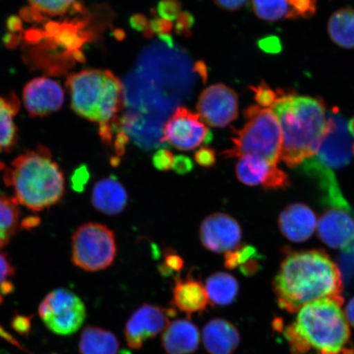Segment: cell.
<instances>
[{
  "mask_svg": "<svg viewBox=\"0 0 354 354\" xmlns=\"http://www.w3.org/2000/svg\"><path fill=\"white\" fill-rule=\"evenodd\" d=\"M273 284L279 306L290 313L317 300L342 297V273L321 250L288 255Z\"/></svg>",
  "mask_w": 354,
  "mask_h": 354,
  "instance_id": "obj_1",
  "label": "cell"
},
{
  "mask_svg": "<svg viewBox=\"0 0 354 354\" xmlns=\"http://www.w3.org/2000/svg\"><path fill=\"white\" fill-rule=\"evenodd\" d=\"M344 299L327 298L305 305L284 330L293 354H354Z\"/></svg>",
  "mask_w": 354,
  "mask_h": 354,
  "instance_id": "obj_2",
  "label": "cell"
},
{
  "mask_svg": "<svg viewBox=\"0 0 354 354\" xmlns=\"http://www.w3.org/2000/svg\"><path fill=\"white\" fill-rule=\"evenodd\" d=\"M271 109L280 123L281 158L287 166L297 167L315 157L328 130L322 100L279 93Z\"/></svg>",
  "mask_w": 354,
  "mask_h": 354,
  "instance_id": "obj_3",
  "label": "cell"
},
{
  "mask_svg": "<svg viewBox=\"0 0 354 354\" xmlns=\"http://www.w3.org/2000/svg\"><path fill=\"white\" fill-rule=\"evenodd\" d=\"M6 179L15 190L16 201L32 211L56 205L65 192L64 172L46 150L20 155L12 162Z\"/></svg>",
  "mask_w": 354,
  "mask_h": 354,
  "instance_id": "obj_4",
  "label": "cell"
},
{
  "mask_svg": "<svg viewBox=\"0 0 354 354\" xmlns=\"http://www.w3.org/2000/svg\"><path fill=\"white\" fill-rule=\"evenodd\" d=\"M72 108L79 116L99 123L100 130L111 127L121 104L122 85L107 70L86 69L68 79Z\"/></svg>",
  "mask_w": 354,
  "mask_h": 354,
  "instance_id": "obj_5",
  "label": "cell"
},
{
  "mask_svg": "<svg viewBox=\"0 0 354 354\" xmlns=\"http://www.w3.org/2000/svg\"><path fill=\"white\" fill-rule=\"evenodd\" d=\"M245 127L234 131L233 146L223 154L227 158L252 155L278 166L281 158L282 133L275 113L271 109L254 105L245 111Z\"/></svg>",
  "mask_w": 354,
  "mask_h": 354,
  "instance_id": "obj_6",
  "label": "cell"
},
{
  "mask_svg": "<svg viewBox=\"0 0 354 354\" xmlns=\"http://www.w3.org/2000/svg\"><path fill=\"white\" fill-rule=\"evenodd\" d=\"M73 262L87 272H98L112 265L117 254L113 231L99 223L80 227L73 237Z\"/></svg>",
  "mask_w": 354,
  "mask_h": 354,
  "instance_id": "obj_7",
  "label": "cell"
},
{
  "mask_svg": "<svg viewBox=\"0 0 354 354\" xmlns=\"http://www.w3.org/2000/svg\"><path fill=\"white\" fill-rule=\"evenodd\" d=\"M39 314L47 328L59 335L76 333L86 317L82 300L65 289L50 292L39 305Z\"/></svg>",
  "mask_w": 354,
  "mask_h": 354,
  "instance_id": "obj_8",
  "label": "cell"
},
{
  "mask_svg": "<svg viewBox=\"0 0 354 354\" xmlns=\"http://www.w3.org/2000/svg\"><path fill=\"white\" fill-rule=\"evenodd\" d=\"M162 138L165 144L188 151L209 144L212 135L198 114L179 108L163 127Z\"/></svg>",
  "mask_w": 354,
  "mask_h": 354,
  "instance_id": "obj_9",
  "label": "cell"
},
{
  "mask_svg": "<svg viewBox=\"0 0 354 354\" xmlns=\"http://www.w3.org/2000/svg\"><path fill=\"white\" fill-rule=\"evenodd\" d=\"M328 130L317 159L323 165L331 167H342L351 161L354 155V136L348 129V121L334 108L327 114Z\"/></svg>",
  "mask_w": 354,
  "mask_h": 354,
  "instance_id": "obj_10",
  "label": "cell"
},
{
  "mask_svg": "<svg viewBox=\"0 0 354 354\" xmlns=\"http://www.w3.org/2000/svg\"><path fill=\"white\" fill-rule=\"evenodd\" d=\"M174 310L156 305L144 304L131 314L125 326V339L131 349H140L148 340L165 332L169 325Z\"/></svg>",
  "mask_w": 354,
  "mask_h": 354,
  "instance_id": "obj_11",
  "label": "cell"
},
{
  "mask_svg": "<svg viewBox=\"0 0 354 354\" xmlns=\"http://www.w3.org/2000/svg\"><path fill=\"white\" fill-rule=\"evenodd\" d=\"M197 109L202 120L209 125L224 127L237 118V95L224 85L207 87L199 96Z\"/></svg>",
  "mask_w": 354,
  "mask_h": 354,
  "instance_id": "obj_12",
  "label": "cell"
},
{
  "mask_svg": "<svg viewBox=\"0 0 354 354\" xmlns=\"http://www.w3.org/2000/svg\"><path fill=\"white\" fill-rule=\"evenodd\" d=\"M242 232L240 224L225 214H212L203 221L201 239L203 245L214 253H227L240 246Z\"/></svg>",
  "mask_w": 354,
  "mask_h": 354,
  "instance_id": "obj_13",
  "label": "cell"
},
{
  "mask_svg": "<svg viewBox=\"0 0 354 354\" xmlns=\"http://www.w3.org/2000/svg\"><path fill=\"white\" fill-rule=\"evenodd\" d=\"M24 105L32 117H44L59 111L64 102V91L59 83L48 77H38L26 84Z\"/></svg>",
  "mask_w": 354,
  "mask_h": 354,
  "instance_id": "obj_14",
  "label": "cell"
},
{
  "mask_svg": "<svg viewBox=\"0 0 354 354\" xmlns=\"http://www.w3.org/2000/svg\"><path fill=\"white\" fill-rule=\"evenodd\" d=\"M318 236L326 245L346 250L354 243V216L351 207L332 206L317 225Z\"/></svg>",
  "mask_w": 354,
  "mask_h": 354,
  "instance_id": "obj_15",
  "label": "cell"
},
{
  "mask_svg": "<svg viewBox=\"0 0 354 354\" xmlns=\"http://www.w3.org/2000/svg\"><path fill=\"white\" fill-rule=\"evenodd\" d=\"M236 176L241 183L250 187L261 185L266 189H279L289 185L287 175L279 169L278 166L252 155L240 158L236 165Z\"/></svg>",
  "mask_w": 354,
  "mask_h": 354,
  "instance_id": "obj_16",
  "label": "cell"
},
{
  "mask_svg": "<svg viewBox=\"0 0 354 354\" xmlns=\"http://www.w3.org/2000/svg\"><path fill=\"white\" fill-rule=\"evenodd\" d=\"M252 6L256 15L266 21L308 19L316 12L317 0H252Z\"/></svg>",
  "mask_w": 354,
  "mask_h": 354,
  "instance_id": "obj_17",
  "label": "cell"
},
{
  "mask_svg": "<svg viewBox=\"0 0 354 354\" xmlns=\"http://www.w3.org/2000/svg\"><path fill=\"white\" fill-rule=\"evenodd\" d=\"M317 225L315 214L303 203H294L287 207L279 218V227L290 241H306L315 232Z\"/></svg>",
  "mask_w": 354,
  "mask_h": 354,
  "instance_id": "obj_18",
  "label": "cell"
},
{
  "mask_svg": "<svg viewBox=\"0 0 354 354\" xmlns=\"http://www.w3.org/2000/svg\"><path fill=\"white\" fill-rule=\"evenodd\" d=\"M201 340L198 326L189 319L172 321L162 335L167 354H193L198 351Z\"/></svg>",
  "mask_w": 354,
  "mask_h": 354,
  "instance_id": "obj_19",
  "label": "cell"
},
{
  "mask_svg": "<svg viewBox=\"0 0 354 354\" xmlns=\"http://www.w3.org/2000/svg\"><path fill=\"white\" fill-rule=\"evenodd\" d=\"M203 345L209 354H233L241 344L236 326L223 318L207 323L202 332Z\"/></svg>",
  "mask_w": 354,
  "mask_h": 354,
  "instance_id": "obj_20",
  "label": "cell"
},
{
  "mask_svg": "<svg viewBox=\"0 0 354 354\" xmlns=\"http://www.w3.org/2000/svg\"><path fill=\"white\" fill-rule=\"evenodd\" d=\"M172 295V305L188 316L205 311L209 303L205 286L190 277H176Z\"/></svg>",
  "mask_w": 354,
  "mask_h": 354,
  "instance_id": "obj_21",
  "label": "cell"
},
{
  "mask_svg": "<svg viewBox=\"0 0 354 354\" xmlns=\"http://www.w3.org/2000/svg\"><path fill=\"white\" fill-rule=\"evenodd\" d=\"M127 201V190L116 177L109 176L102 179L93 189V205L105 214H120L125 209Z\"/></svg>",
  "mask_w": 354,
  "mask_h": 354,
  "instance_id": "obj_22",
  "label": "cell"
},
{
  "mask_svg": "<svg viewBox=\"0 0 354 354\" xmlns=\"http://www.w3.org/2000/svg\"><path fill=\"white\" fill-rule=\"evenodd\" d=\"M120 344L116 335L100 327L88 326L79 343L81 354H118Z\"/></svg>",
  "mask_w": 354,
  "mask_h": 354,
  "instance_id": "obj_23",
  "label": "cell"
},
{
  "mask_svg": "<svg viewBox=\"0 0 354 354\" xmlns=\"http://www.w3.org/2000/svg\"><path fill=\"white\" fill-rule=\"evenodd\" d=\"M206 291L209 303L214 306H228L236 300L239 283L227 272H216L206 281Z\"/></svg>",
  "mask_w": 354,
  "mask_h": 354,
  "instance_id": "obj_24",
  "label": "cell"
},
{
  "mask_svg": "<svg viewBox=\"0 0 354 354\" xmlns=\"http://www.w3.org/2000/svg\"><path fill=\"white\" fill-rule=\"evenodd\" d=\"M328 32L332 41L339 46L354 48V10L342 8L330 17Z\"/></svg>",
  "mask_w": 354,
  "mask_h": 354,
  "instance_id": "obj_25",
  "label": "cell"
},
{
  "mask_svg": "<svg viewBox=\"0 0 354 354\" xmlns=\"http://www.w3.org/2000/svg\"><path fill=\"white\" fill-rule=\"evenodd\" d=\"M17 104L0 97V152L12 147L17 139L15 117Z\"/></svg>",
  "mask_w": 354,
  "mask_h": 354,
  "instance_id": "obj_26",
  "label": "cell"
},
{
  "mask_svg": "<svg viewBox=\"0 0 354 354\" xmlns=\"http://www.w3.org/2000/svg\"><path fill=\"white\" fill-rule=\"evenodd\" d=\"M19 209L13 199L0 196V248L15 236L19 224Z\"/></svg>",
  "mask_w": 354,
  "mask_h": 354,
  "instance_id": "obj_27",
  "label": "cell"
},
{
  "mask_svg": "<svg viewBox=\"0 0 354 354\" xmlns=\"http://www.w3.org/2000/svg\"><path fill=\"white\" fill-rule=\"evenodd\" d=\"M35 10L50 16L64 15L76 6L79 0H28Z\"/></svg>",
  "mask_w": 354,
  "mask_h": 354,
  "instance_id": "obj_28",
  "label": "cell"
},
{
  "mask_svg": "<svg viewBox=\"0 0 354 354\" xmlns=\"http://www.w3.org/2000/svg\"><path fill=\"white\" fill-rule=\"evenodd\" d=\"M256 255L254 248L249 245H241L236 250L229 251L225 254V267L228 269H234L241 267L243 264L250 262Z\"/></svg>",
  "mask_w": 354,
  "mask_h": 354,
  "instance_id": "obj_29",
  "label": "cell"
},
{
  "mask_svg": "<svg viewBox=\"0 0 354 354\" xmlns=\"http://www.w3.org/2000/svg\"><path fill=\"white\" fill-rule=\"evenodd\" d=\"M15 275V269L8 260L7 257L0 252V290L3 294L12 290L10 278Z\"/></svg>",
  "mask_w": 354,
  "mask_h": 354,
  "instance_id": "obj_30",
  "label": "cell"
},
{
  "mask_svg": "<svg viewBox=\"0 0 354 354\" xmlns=\"http://www.w3.org/2000/svg\"><path fill=\"white\" fill-rule=\"evenodd\" d=\"M158 13L162 19L176 20L180 13V4L178 0H161L158 4Z\"/></svg>",
  "mask_w": 354,
  "mask_h": 354,
  "instance_id": "obj_31",
  "label": "cell"
},
{
  "mask_svg": "<svg viewBox=\"0 0 354 354\" xmlns=\"http://www.w3.org/2000/svg\"><path fill=\"white\" fill-rule=\"evenodd\" d=\"M256 101L263 108L271 109L274 102L278 97V92L271 90L265 84H261L259 86L253 88Z\"/></svg>",
  "mask_w": 354,
  "mask_h": 354,
  "instance_id": "obj_32",
  "label": "cell"
},
{
  "mask_svg": "<svg viewBox=\"0 0 354 354\" xmlns=\"http://www.w3.org/2000/svg\"><path fill=\"white\" fill-rule=\"evenodd\" d=\"M183 268L184 261L183 258L174 253V252L169 251L166 254L165 263L159 267V270H160L162 275L169 276L172 272H180Z\"/></svg>",
  "mask_w": 354,
  "mask_h": 354,
  "instance_id": "obj_33",
  "label": "cell"
},
{
  "mask_svg": "<svg viewBox=\"0 0 354 354\" xmlns=\"http://www.w3.org/2000/svg\"><path fill=\"white\" fill-rule=\"evenodd\" d=\"M174 154L169 150L162 149L158 150L153 157V163L159 171H169L174 162Z\"/></svg>",
  "mask_w": 354,
  "mask_h": 354,
  "instance_id": "obj_34",
  "label": "cell"
},
{
  "mask_svg": "<svg viewBox=\"0 0 354 354\" xmlns=\"http://www.w3.org/2000/svg\"><path fill=\"white\" fill-rule=\"evenodd\" d=\"M194 159L198 165L205 167H211L215 165L216 153L214 149L203 147L199 149L194 154Z\"/></svg>",
  "mask_w": 354,
  "mask_h": 354,
  "instance_id": "obj_35",
  "label": "cell"
},
{
  "mask_svg": "<svg viewBox=\"0 0 354 354\" xmlns=\"http://www.w3.org/2000/svg\"><path fill=\"white\" fill-rule=\"evenodd\" d=\"M194 167L192 159L184 155H178L174 158V165L172 168L176 174L184 175L192 171Z\"/></svg>",
  "mask_w": 354,
  "mask_h": 354,
  "instance_id": "obj_36",
  "label": "cell"
},
{
  "mask_svg": "<svg viewBox=\"0 0 354 354\" xmlns=\"http://www.w3.org/2000/svg\"><path fill=\"white\" fill-rule=\"evenodd\" d=\"M194 19L190 13L185 12L180 13L176 19V30L177 33L185 34L189 32L194 25Z\"/></svg>",
  "mask_w": 354,
  "mask_h": 354,
  "instance_id": "obj_37",
  "label": "cell"
},
{
  "mask_svg": "<svg viewBox=\"0 0 354 354\" xmlns=\"http://www.w3.org/2000/svg\"><path fill=\"white\" fill-rule=\"evenodd\" d=\"M172 28L171 21L165 19H153L150 21L152 32L165 35L170 32Z\"/></svg>",
  "mask_w": 354,
  "mask_h": 354,
  "instance_id": "obj_38",
  "label": "cell"
},
{
  "mask_svg": "<svg viewBox=\"0 0 354 354\" xmlns=\"http://www.w3.org/2000/svg\"><path fill=\"white\" fill-rule=\"evenodd\" d=\"M13 328L20 334H28L30 328V323L28 317L17 316L12 322Z\"/></svg>",
  "mask_w": 354,
  "mask_h": 354,
  "instance_id": "obj_39",
  "label": "cell"
},
{
  "mask_svg": "<svg viewBox=\"0 0 354 354\" xmlns=\"http://www.w3.org/2000/svg\"><path fill=\"white\" fill-rule=\"evenodd\" d=\"M247 1L248 0H215L219 7L227 10H236Z\"/></svg>",
  "mask_w": 354,
  "mask_h": 354,
  "instance_id": "obj_40",
  "label": "cell"
},
{
  "mask_svg": "<svg viewBox=\"0 0 354 354\" xmlns=\"http://www.w3.org/2000/svg\"><path fill=\"white\" fill-rule=\"evenodd\" d=\"M130 24L132 28L142 32L148 28L149 22L146 17L141 15H136L131 17Z\"/></svg>",
  "mask_w": 354,
  "mask_h": 354,
  "instance_id": "obj_41",
  "label": "cell"
},
{
  "mask_svg": "<svg viewBox=\"0 0 354 354\" xmlns=\"http://www.w3.org/2000/svg\"><path fill=\"white\" fill-rule=\"evenodd\" d=\"M344 311L349 326L354 328V297L349 301L346 308Z\"/></svg>",
  "mask_w": 354,
  "mask_h": 354,
  "instance_id": "obj_42",
  "label": "cell"
}]
</instances>
